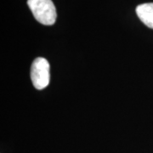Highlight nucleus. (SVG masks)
I'll list each match as a JSON object with an SVG mask.
<instances>
[{
	"label": "nucleus",
	"instance_id": "1",
	"mask_svg": "<svg viewBox=\"0 0 153 153\" xmlns=\"http://www.w3.org/2000/svg\"><path fill=\"white\" fill-rule=\"evenodd\" d=\"M27 4L39 23L45 26L55 24L57 13L52 0H27Z\"/></svg>",
	"mask_w": 153,
	"mask_h": 153
},
{
	"label": "nucleus",
	"instance_id": "2",
	"mask_svg": "<svg viewBox=\"0 0 153 153\" xmlns=\"http://www.w3.org/2000/svg\"><path fill=\"white\" fill-rule=\"evenodd\" d=\"M31 79L34 88L38 90L44 89L49 84L50 66L44 57H38L31 66Z\"/></svg>",
	"mask_w": 153,
	"mask_h": 153
},
{
	"label": "nucleus",
	"instance_id": "3",
	"mask_svg": "<svg viewBox=\"0 0 153 153\" xmlns=\"http://www.w3.org/2000/svg\"><path fill=\"white\" fill-rule=\"evenodd\" d=\"M136 14L140 20L146 27L153 29V3H146L138 5Z\"/></svg>",
	"mask_w": 153,
	"mask_h": 153
}]
</instances>
